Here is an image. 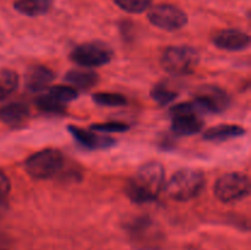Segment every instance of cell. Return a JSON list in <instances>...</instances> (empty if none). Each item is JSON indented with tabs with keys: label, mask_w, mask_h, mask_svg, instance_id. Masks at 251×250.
<instances>
[{
	"label": "cell",
	"mask_w": 251,
	"mask_h": 250,
	"mask_svg": "<svg viewBox=\"0 0 251 250\" xmlns=\"http://www.w3.org/2000/svg\"><path fill=\"white\" fill-rule=\"evenodd\" d=\"M6 210V201H0V215L5 212Z\"/></svg>",
	"instance_id": "25"
},
{
	"label": "cell",
	"mask_w": 251,
	"mask_h": 250,
	"mask_svg": "<svg viewBox=\"0 0 251 250\" xmlns=\"http://www.w3.org/2000/svg\"><path fill=\"white\" fill-rule=\"evenodd\" d=\"M127 234L132 245L141 250H157L162 247L164 235L158 223L151 217L141 216L130 222Z\"/></svg>",
	"instance_id": "5"
},
{
	"label": "cell",
	"mask_w": 251,
	"mask_h": 250,
	"mask_svg": "<svg viewBox=\"0 0 251 250\" xmlns=\"http://www.w3.org/2000/svg\"><path fill=\"white\" fill-rule=\"evenodd\" d=\"M250 193V179L242 172H230L216 180L215 195L221 202L233 203L247 198Z\"/></svg>",
	"instance_id": "8"
},
{
	"label": "cell",
	"mask_w": 251,
	"mask_h": 250,
	"mask_svg": "<svg viewBox=\"0 0 251 250\" xmlns=\"http://www.w3.org/2000/svg\"><path fill=\"white\" fill-rule=\"evenodd\" d=\"M48 95L50 97H53L54 100H58L61 104H65L69 102H73L77 98L78 93L76 88H74L73 86H53L48 90Z\"/></svg>",
	"instance_id": "21"
},
{
	"label": "cell",
	"mask_w": 251,
	"mask_h": 250,
	"mask_svg": "<svg viewBox=\"0 0 251 250\" xmlns=\"http://www.w3.org/2000/svg\"><path fill=\"white\" fill-rule=\"evenodd\" d=\"M29 115L28 107L24 103L14 102L10 104L5 105L1 110H0V118L2 122L6 125L12 127L21 126L26 123L27 118Z\"/></svg>",
	"instance_id": "16"
},
{
	"label": "cell",
	"mask_w": 251,
	"mask_h": 250,
	"mask_svg": "<svg viewBox=\"0 0 251 250\" xmlns=\"http://www.w3.org/2000/svg\"><path fill=\"white\" fill-rule=\"evenodd\" d=\"M169 115L172 119V131L176 135L190 136L199 134L203 127V120L201 118L203 112L195 100L173 105L169 110Z\"/></svg>",
	"instance_id": "4"
},
{
	"label": "cell",
	"mask_w": 251,
	"mask_h": 250,
	"mask_svg": "<svg viewBox=\"0 0 251 250\" xmlns=\"http://www.w3.org/2000/svg\"><path fill=\"white\" fill-rule=\"evenodd\" d=\"M11 190V183L6 174L0 171V201H6Z\"/></svg>",
	"instance_id": "24"
},
{
	"label": "cell",
	"mask_w": 251,
	"mask_h": 250,
	"mask_svg": "<svg viewBox=\"0 0 251 250\" xmlns=\"http://www.w3.org/2000/svg\"><path fill=\"white\" fill-rule=\"evenodd\" d=\"M149 20L153 26L164 31L181 29L188 24V15L179 7L171 4H159L151 7Z\"/></svg>",
	"instance_id": "9"
},
{
	"label": "cell",
	"mask_w": 251,
	"mask_h": 250,
	"mask_svg": "<svg viewBox=\"0 0 251 250\" xmlns=\"http://www.w3.org/2000/svg\"><path fill=\"white\" fill-rule=\"evenodd\" d=\"M247 130L240 125L235 124H220L217 126H213L203 132V139L206 141L212 142H223L232 139L244 136Z\"/></svg>",
	"instance_id": "14"
},
{
	"label": "cell",
	"mask_w": 251,
	"mask_h": 250,
	"mask_svg": "<svg viewBox=\"0 0 251 250\" xmlns=\"http://www.w3.org/2000/svg\"><path fill=\"white\" fill-rule=\"evenodd\" d=\"M53 6V0H16L14 7L17 12L28 17L47 14Z\"/></svg>",
	"instance_id": "17"
},
{
	"label": "cell",
	"mask_w": 251,
	"mask_h": 250,
	"mask_svg": "<svg viewBox=\"0 0 251 250\" xmlns=\"http://www.w3.org/2000/svg\"><path fill=\"white\" fill-rule=\"evenodd\" d=\"M0 250H7V249H5V248H1V247H0Z\"/></svg>",
	"instance_id": "26"
},
{
	"label": "cell",
	"mask_w": 251,
	"mask_h": 250,
	"mask_svg": "<svg viewBox=\"0 0 251 250\" xmlns=\"http://www.w3.org/2000/svg\"><path fill=\"white\" fill-rule=\"evenodd\" d=\"M64 166V156L56 149L36 152L25 162V169L34 179H48L55 175Z\"/></svg>",
	"instance_id": "7"
},
{
	"label": "cell",
	"mask_w": 251,
	"mask_h": 250,
	"mask_svg": "<svg viewBox=\"0 0 251 250\" xmlns=\"http://www.w3.org/2000/svg\"><path fill=\"white\" fill-rule=\"evenodd\" d=\"M69 132L71 134L73 139L77 142L83 149L90 151H97V150H105L113 147L117 144L114 137L107 136V135H97L92 130H85L76 125H70L68 127Z\"/></svg>",
	"instance_id": "11"
},
{
	"label": "cell",
	"mask_w": 251,
	"mask_h": 250,
	"mask_svg": "<svg viewBox=\"0 0 251 250\" xmlns=\"http://www.w3.org/2000/svg\"><path fill=\"white\" fill-rule=\"evenodd\" d=\"M164 184V167L161 162L144 163L129 179L125 194L134 203L153 202L161 194Z\"/></svg>",
	"instance_id": "1"
},
{
	"label": "cell",
	"mask_w": 251,
	"mask_h": 250,
	"mask_svg": "<svg viewBox=\"0 0 251 250\" xmlns=\"http://www.w3.org/2000/svg\"><path fill=\"white\" fill-rule=\"evenodd\" d=\"M205 174L195 168H184L176 172L167 183V194L176 201L185 202L198 198L205 186Z\"/></svg>",
	"instance_id": "2"
},
{
	"label": "cell",
	"mask_w": 251,
	"mask_h": 250,
	"mask_svg": "<svg viewBox=\"0 0 251 250\" xmlns=\"http://www.w3.org/2000/svg\"><path fill=\"white\" fill-rule=\"evenodd\" d=\"M213 44L228 51L245 50L250 46V36L240 29H223L213 36Z\"/></svg>",
	"instance_id": "12"
},
{
	"label": "cell",
	"mask_w": 251,
	"mask_h": 250,
	"mask_svg": "<svg viewBox=\"0 0 251 250\" xmlns=\"http://www.w3.org/2000/svg\"><path fill=\"white\" fill-rule=\"evenodd\" d=\"M36 105L39 110H42L43 113H48V114H55L60 115L64 114L66 110L65 104H61L58 100H54L53 97L47 93V95L39 96L36 100Z\"/></svg>",
	"instance_id": "19"
},
{
	"label": "cell",
	"mask_w": 251,
	"mask_h": 250,
	"mask_svg": "<svg viewBox=\"0 0 251 250\" xmlns=\"http://www.w3.org/2000/svg\"><path fill=\"white\" fill-rule=\"evenodd\" d=\"M179 96V91L173 82L168 80H162L156 83L151 90L152 100L159 105H167L176 100Z\"/></svg>",
	"instance_id": "18"
},
{
	"label": "cell",
	"mask_w": 251,
	"mask_h": 250,
	"mask_svg": "<svg viewBox=\"0 0 251 250\" xmlns=\"http://www.w3.org/2000/svg\"><path fill=\"white\" fill-rule=\"evenodd\" d=\"M114 2L129 14H141L150 9L152 0H114Z\"/></svg>",
	"instance_id": "22"
},
{
	"label": "cell",
	"mask_w": 251,
	"mask_h": 250,
	"mask_svg": "<svg viewBox=\"0 0 251 250\" xmlns=\"http://www.w3.org/2000/svg\"><path fill=\"white\" fill-rule=\"evenodd\" d=\"M54 75L53 71L47 66H33L28 70L26 75V87L31 92H41V91L46 90L49 87L51 82H53Z\"/></svg>",
	"instance_id": "13"
},
{
	"label": "cell",
	"mask_w": 251,
	"mask_h": 250,
	"mask_svg": "<svg viewBox=\"0 0 251 250\" xmlns=\"http://www.w3.org/2000/svg\"><path fill=\"white\" fill-rule=\"evenodd\" d=\"M194 100L203 114L222 113L230 105V96L227 91L215 85H205L199 88Z\"/></svg>",
	"instance_id": "10"
},
{
	"label": "cell",
	"mask_w": 251,
	"mask_h": 250,
	"mask_svg": "<svg viewBox=\"0 0 251 250\" xmlns=\"http://www.w3.org/2000/svg\"><path fill=\"white\" fill-rule=\"evenodd\" d=\"M130 126L123 122H109V123H100V124L91 125L92 131L107 132V134H113V132H124L127 131Z\"/></svg>",
	"instance_id": "23"
},
{
	"label": "cell",
	"mask_w": 251,
	"mask_h": 250,
	"mask_svg": "<svg viewBox=\"0 0 251 250\" xmlns=\"http://www.w3.org/2000/svg\"><path fill=\"white\" fill-rule=\"evenodd\" d=\"M113 49L102 41H91L76 46L70 53V60L82 68H98L112 61Z\"/></svg>",
	"instance_id": "6"
},
{
	"label": "cell",
	"mask_w": 251,
	"mask_h": 250,
	"mask_svg": "<svg viewBox=\"0 0 251 250\" xmlns=\"http://www.w3.org/2000/svg\"><path fill=\"white\" fill-rule=\"evenodd\" d=\"M64 80L74 88L90 90L93 86L97 85L100 81V76L95 71L85 70V69H73L66 73Z\"/></svg>",
	"instance_id": "15"
},
{
	"label": "cell",
	"mask_w": 251,
	"mask_h": 250,
	"mask_svg": "<svg viewBox=\"0 0 251 250\" xmlns=\"http://www.w3.org/2000/svg\"><path fill=\"white\" fill-rule=\"evenodd\" d=\"M92 100L102 107H122L126 104V98L120 93L97 92L92 96Z\"/></svg>",
	"instance_id": "20"
},
{
	"label": "cell",
	"mask_w": 251,
	"mask_h": 250,
	"mask_svg": "<svg viewBox=\"0 0 251 250\" xmlns=\"http://www.w3.org/2000/svg\"><path fill=\"white\" fill-rule=\"evenodd\" d=\"M200 63V53L190 46H172L161 56L162 68L173 76H185L195 71Z\"/></svg>",
	"instance_id": "3"
}]
</instances>
